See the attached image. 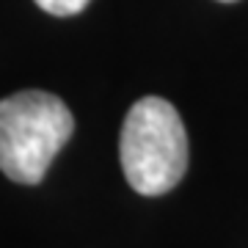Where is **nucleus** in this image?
<instances>
[{
	"label": "nucleus",
	"mask_w": 248,
	"mask_h": 248,
	"mask_svg": "<svg viewBox=\"0 0 248 248\" xmlns=\"http://www.w3.org/2000/svg\"><path fill=\"white\" fill-rule=\"evenodd\" d=\"M221 3H234V0H221Z\"/></svg>",
	"instance_id": "obj_4"
},
{
	"label": "nucleus",
	"mask_w": 248,
	"mask_h": 248,
	"mask_svg": "<svg viewBox=\"0 0 248 248\" xmlns=\"http://www.w3.org/2000/svg\"><path fill=\"white\" fill-rule=\"evenodd\" d=\"M122 171L141 196H163L187 171V133L177 108L163 97L138 99L122 124Z\"/></svg>",
	"instance_id": "obj_1"
},
{
	"label": "nucleus",
	"mask_w": 248,
	"mask_h": 248,
	"mask_svg": "<svg viewBox=\"0 0 248 248\" xmlns=\"http://www.w3.org/2000/svg\"><path fill=\"white\" fill-rule=\"evenodd\" d=\"M72 130V110L50 91H17L0 99V171L19 185L42 182Z\"/></svg>",
	"instance_id": "obj_2"
},
{
	"label": "nucleus",
	"mask_w": 248,
	"mask_h": 248,
	"mask_svg": "<svg viewBox=\"0 0 248 248\" xmlns=\"http://www.w3.org/2000/svg\"><path fill=\"white\" fill-rule=\"evenodd\" d=\"M89 3L91 0H36L39 9H45L47 14H55V17H72V14H80Z\"/></svg>",
	"instance_id": "obj_3"
}]
</instances>
